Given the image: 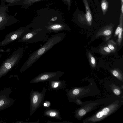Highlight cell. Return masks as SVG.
I'll return each instance as SVG.
<instances>
[{
    "label": "cell",
    "mask_w": 123,
    "mask_h": 123,
    "mask_svg": "<svg viewBox=\"0 0 123 123\" xmlns=\"http://www.w3.org/2000/svg\"><path fill=\"white\" fill-rule=\"evenodd\" d=\"M112 107L111 106L104 108L96 114L95 116V118L97 120L101 119L108 115L111 111Z\"/></svg>",
    "instance_id": "5bb4252c"
},
{
    "label": "cell",
    "mask_w": 123,
    "mask_h": 123,
    "mask_svg": "<svg viewBox=\"0 0 123 123\" xmlns=\"http://www.w3.org/2000/svg\"><path fill=\"white\" fill-rule=\"evenodd\" d=\"M98 51L103 55H106L111 53V51L106 44L100 47Z\"/></svg>",
    "instance_id": "e0dca14e"
},
{
    "label": "cell",
    "mask_w": 123,
    "mask_h": 123,
    "mask_svg": "<svg viewBox=\"0 0 123 123\" xmlns=\"http://www.w3.org/2000/svg\"><path fill=\"white\" fill-rule=\"evenodd\" d=\"M114 93L116 95H119L120 93V91L117 89H115L113 90Z\"/></svg>",
    "instance_id": "484cf974"
},
{
    "label": "cell",
    "mask_w": 123,
    "mask_h": 123,
    "mask_svg": "<svg viewBox=\"0 0 123 123\" xmlns=\"http://www.w3.org/2000/svg\"><path fill=\"white\" fill-rule=\"evenodd\" d=\"M108 2L106 0H102L101 2V7L104 15L106 13L108 8Z\"/></svg>",
    "instance_id": "ac0fdd59"
},
{
    "label": "cell",
    "mask_w": 123,
    "mask_h": 123,
    "mask_svg": "<svg viewBox=\"0 0 123 123\" xmlns=\"http://www.w3.org/2000/svg\"><path fill=\"white\" fill-rule=\"evenodd\" d=\"M66 36L63 33H57L49 37L45 43L37 50L30 54L20 70L22 72L30 67L42 55L54 46L62 41Z\"/></svg>",
    "instance_id": "6da1fadb"
},
{
    "label": "cell",
    "mask_w": 123,
    "mask_h": 123,
    "mask_svg": "<svg viewBox=\"0 0 123 123\" xmlns=\"http://www.w3.org/2000/svg\"><path fill=\"white\" fill-rule=\"evenodd\" d=\"M121 6L123 5V0H121Z\"/></svg>",
    "instance_id": "83f0119b"
},
{
    "label": "cell",
    "mask_w": 123,
    "mask_h": 123,
    "mask_svg": "<svg viewBox=\"0 0 123 123\" xmlns=\"http://www.w3.org/2000/svg\"><path fill=\"white\" fill-rule=\"evenodd\" d=\"M114 27V25L111 24L103 27L97 33L95 37L96 38L100 36H103L105 37V41H107L112 36Z\"/></svg>",
    "instance_id": "9c48e42d"
},
{
    "label": "cell",
    "mask_w": 123,
    "mask_h": 123,
    "mask_svg": "<svg viewBox=\"0 0 123 123\" xmlns=\"http://www.w3.org/2000/svg\"><path fill=\"white\" fill-rule=\"evenodd\" d=\"M82 1L85 7L86 14L81 19V21H85L88 25L91 26L92 24V17L90 9L87 0H82Z\"/></svg>",
    "instance_id": "30bf717a"
},
{
    "label": "cell",
    "mask_w": 123,
    "mask_h": 123,
    "mask_svg": "<svg viewBox=\"0 0 123 123\" xmlns=\"http://www.w3.org/2000/svg\"><path fill=\"white\" fill-rule=\"evenodd\" d=\"M106 45L112 52H115L117 49V44L113 40L109 39L108 40Z\"/></svg>",
    "instance_id": "2e32d148"
},
{
    "label": "cell",
    "mask_w": 123,
    "mask_h": 123,
    "mask_svg": "<svg viewBox=\"0 0 123 123\" xmlns=\"http://www.w3.org/2000/svg\"><path fill=\"white\" fill-rule=\"evenodd\" d=\"M119 24L120 29L117 41L118 46H120L122 43L123 37V13L121 12L119 17Z\"/></svg>",
    "instance_id": "4fadbf2b"
},
{
    "label": "cell",
    "mask_w": 123,
    "mask_h": 123,
    "mask_svg": "<svg viewBox=\"0 0 123 123\" xmlns=\"http://www.w3.org/2000/svg\"><path fill=\"white\" fill-rule=\"evenodd\" d=\"M23 51L22 47L19 48L3 62L0 67V77L18 64L22 57Z\"/></svg>",
    "instance_id": "7a4b0ae2"
},
{
    "label": "cell",
    "mask_w": 123,
    "mask_h": 123,
    "mask_svg": "<svg viewBox=\"0 0 123 123\" xmlns=\"http://www.w3.org/2000/svg\"></svg>",
    "instance_id": "f546056e"
},
{
    "label": "cell",
    "mask_w": 123,
    "mask_h": 123,
    "mask_svg": "<svg viewBox=\"0 0 123 123\" xmlns=\"http://www.w3.org/2000/svg\"><path fill=\"white\" fill-rule=\"evenodd\" d=\"M86 113V111L84 109H82L79 111L78 112L79 115L80 116H82Z\"/></svg>",
    "instance_id": "7402d4cb"
},
{
    "label": "cell",
    "mask_w": 123,
    "mask_h": 123,
    "mask_svg": "<svg viewBox=\"0 0 123 123\" xmlns=\"http://www.w3.org/2000/svg\"><path fill=\"white\" fill-rule=\"evenodd\" d=\"M21 0H1V2L4 1L8 3L9 6H16V4Z\"/></svg>",
    "instance_id": "ffe728a7"
},
{
    "label": "cell",
    "mask_w": 123,
    "mask_h": 123,
    "mask_svg": "<svg viewBox=\"0 0 123 123\" xmlns=\"http://www.w3.org/2000/svg\"><path fill=\"white\" fill-rule=\"evenodd\" d=\"M120 29V24H119V25H118L117 28H116L114 36L115 37H116L118 36L119 31Z\"/></svg>",
    "instance_id": "603a6c76"
},
{
    "label": "cell",
    "mask_w": 123,
    "mask_h": 123,
    "mask_svg": "<svg viewBox=\"0 0 123 123\" xmlns=\"http://www.w3.org/2000/svg\"><path fill=\"white\" fill-rule=\"evenodd\" d=\"M44 30L40 28L32 29L23 37L18 40L19 42L35 43L46 41L49 36Z\"/></svg>",
    "instance_id": "3957f363"
},
{
    "label": "cell",
    "mask_w": 123,
    "mask_h": 123,
    "mask_svg": "<svg viewBox=\"0 0 123 123\" xmlns=\"http://www.w3.org/2000/svg\"><path fill=\"white\" fill-rule=\"evenodd\" d=\"M1 56H2V55L1 54H0V59L1 58Z\"/></svg>",
    "instance_id": "f1b7e54d"
},
{
    "label": "cell",
    "mask_w": 123,
    "mask_h": 123,
    "mask_svg": "<svg viewBox=\"0 0 123 123\" xmlns=\"http://www.w3.org/2000/svg\"><path fill=\"white\" fill-rule=\"evenodd\" d=\"M50 0H21L16 5H20L25 9L32 5L34 3L38 2Z\"/></svg>",
    "instance_id": "9a60e30c"
},
{
    "label": "cell",
    "mask_w": 123,
    "mask_h": 123,
    "mask_svg": "<svg viewBox=\"0 0 123 123\" xmlns=\"http://www.w3.org/2000/svg\"><path fill=\"white\" fill-rule=\"evenodd\" d=\"M50 103L49 101H45L43 103V105L47 108L49 107L50 105Z\"/></svg>",
    "instance_id": "d4e9b609"
},
{
    "label": "cell",
    "mask_w": 123,
    "mask_h": 123,
    "mask_svg": "<svg viewBox=\"0 0 123 123\" xmlns=\"http://www.w3.org/2000/svg\"><path fill=\"white\" fill-rule=\"evenodd\" d=\"M9 7L4 2H1L0 4V31L5 29L7 26L19 22L14 16L8 13Z\"/></svg>",
    "instance_id": "277c9868"
},
{
    "label": "cell",
    "mask_w": 123,
    "mask_h": 123,
    "mask_svg": "<svg viewBox=\"0 0 123 123\" xmlns=\"http://www.w3.org/2000/svg\"><path fill=\"white\" fill-rule=\"evenodd\" d=\"M43 115L45 116L55 118L59 120H62V118L60 115L59 110L57 109L47 108L43 113Z\"/></svg>",
    "instance_id": "7c38bea8"
},
{
    "label": "cell",
    "mask_w": 123,
    "mask_h": 123,
    "mask_svg": "<svg viewBox=\"0 0 123 123\" xmlns=\"http://www.w3.org/2000/svg\"><path fill=\"white\" fill-rule=\"evenodd\" d=\"M112 73L113 75L116 77H118L119 75V72L117 70H113L112 71Z\"/></svg>",
    "instance_id": "cb8c5ba5"
},
{
    "label": "cell",
    "mask_w": 123,
    "mask_h": 123,
    "mask_svg": "<svg viewBox=\"0 0 123 123\" xmlns=\"http://www.w3.org/2000/svg\"><path fill=\"white\" fill-rule=\"evenodd\" d=\"M46 89L44 87L41 92L37 90H32L30 94V115L32 116L35 111L43 104L45 95Z\"/></svg>",
    "instance_id": "5b68a950"
},
{
    "label": "cell",
    "mask_w": 123,
    "mask_h": 123,
    "mask_svg": "<svg viewBox=\"0 0 123 123\" xmlns=\"http://www.w3.org/2000/svg\"><path fill=\"white\" fill-rule=\"evenodd\" d=\"M64 74L63 72L59 71L42 73L33 79L30 83L33 84L53 80H59V78Z\"/></svg>",
    "instance_id": "52a82bcc"
},
{
    "label": "cell",
    "mask_w": 123,
    "mask_h": 123,
    "mask_svg": "<svg viewBox=\"0 0 123 123\" xmlns=\"http://www.w3.org/2000/svg\"><path fill=\"white\" fill-rule=\"evenodd\" d=\"M4 103V101L3 100L0 101V107L2 106Z\"/></svg>",
    "instance_id": "4316f807"
},
{
    "label": "cell",
    "mask_w": 123,
    "mask_h": 123,
    "mask_svg": "<svg viewBox=\"0 0 123 123\" xmlns=\"http://www.w3.org/2000/svg\"><path fill=\"white\" fill-rule=\"evenodd\" d=\"M65 81L59 80H53L49 81L50 89L53 90H58L63 89L65 87Z\"/></svg>",
    "instance_id": "8fae6325"
},
{
    "label": "cell",
    "mask_w": 123,
    "mask_h": 123,
    "mask_svg": "<svg viewBox=\"0 0 123 123\" xmlns=\"http://www.w3.org/2000/svg\"><path fill=\"white\" fill-rule=\"evenodd\" d=\"M88 56L89 62L91 65L92 67L95 68L96 63L95 58L90 52L88 53Z\"/></svg>",
    "instance_id": "d6986e66"
},
{
    "label": "cell",
    "mask_w": 123,
    "mask_h": 123,
    "mask_svg": "<svg viewBox=\"0 0 123 123\" xmlns=\"http://www.w3.org/2000/svg\"><path fill=\"white\" fill-rule=\"evenodd\" d=\"M43 30L48 34L51 33H57L65 31H68L69 29L68 27L64 24L55 23L46 26Z\"/></svg>",
    "instance_id": "ba28073f"
},
{
    "label": "cell",
    "mask_w": 123,
    "mask_h": 123,
    "mask_svg": "<svg viewBox=\"0 0 123 123\" xmlns=\"http://www.w3.org/2000/svg\"><path fill=\"white\" fill-rule=\"evenodd\" d=\"M31 30V29H29L26 27H22L11 32L5 36L3 40L0 42V46H5L11 42L19 40Z\"/></svg>",
    "instance_id": "8992f818"
},
{
    "label": "cell",
    "mask_w": 123,
    "mask_h": 123,
    "mask_svg": "<svg viewBox=\"0 0 123 123\" xmlns=\"http://www.w3.org/2000/svg\"><path fill=\"white\" fill-rule=\"evenodd\" d=\"M62 0L64 4L67 5L68 9L69 11L70 9L72 0Z\"/></svg>",
    "instance_id": "44dd1931"
}]
</instances>
